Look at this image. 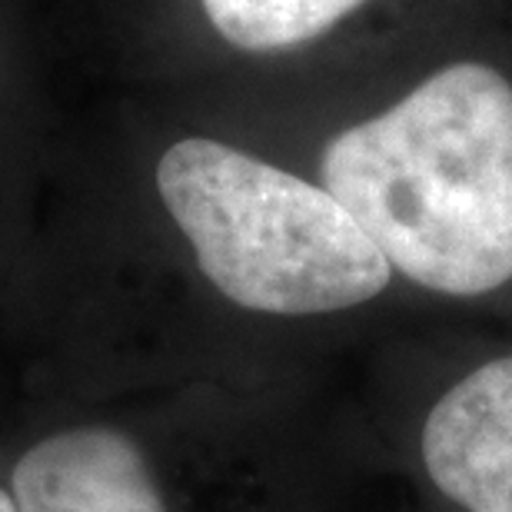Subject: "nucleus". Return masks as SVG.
I'll return each instance as SVG.
<instances>
[{
	"mask_svg": "<svg viewBox=\"0 0 512 512\" xmlns=\"http://www.w3.org/2000/svg\"><path fill=\"white\" fill-rule=\"evenodd\" d=\"M17 512H170L143 449L107 426L30 446L10 476Z\"/></svg>",
	"mask_w": 512,
	"mask_h": 512,
	"instance_id": "nucleus-5",
	"label": "nucleus"
},
{
	"mask_svg": "<svg viewBox=\"0 0 512 512\" xmlns=\"http://www.w3.org/2000/svg\"><path fill=\"white\" fill-rule=\"evenodd\" d=\"M306 177L423 320H512V0H456L343 67Z\"/></svg>",
	"mask_w": 512,
	"mask_h": 512,
	"instance_id": "nucleus-1",
	"label": "nucleus"
},
{
	"mask_svg": "<svg viewBox=\"0 0 512 512\" xmlns=\"http://www.w3.org/2000/svg\"><path fill=\"white\" fill-rule=\"evenodd\" d=\"M0 512H17V506H14V496L4 493V489H0Z\"/></svg>",
	"mask_w": 512,
	"mask_h": 512,
	"instance_id": "nucleus-6",
	"label": "nucleus"
},
{
	"mask_svg": "<svg viewBox=\"0 0 512 512\" xmlns=\"http://www.w3.org/2000/svg\"><path fill=\"white\" fill-rule=\"evenodd\" d=\"M399 463L433 512H512V320L399 330Z\"/></svg>",
	"mask_w": 512,
	"mask_h": 512,
	"instance_id": "nucleus-3",
	"label": "nucleus"
},
{
	"mask_svg": "<svg viewBox=\"0 0 512 512\" xmlns=\"http://www.w3.org/2000/svg\"><path fill=\"white\" fill-rule=\"evenodd\" d=\"M456 0H197L207 34L240 57H293L343 40V67Z\"/></svg>",
	"mask_w": 512,
	"mask_h": 512,
	"instance_id": "nucleus-4",
	"label": "nucleus"
},
{
	"mask_svg": "<svg viewBox=\"0 0 512 512\" xmlns=\"http://www.w3.org/2000/svg\"><path fill=\"white\" fill-rule=\"evenodd\" d=\"M160 203L213 293L270 320L419 316L393 266L323 183L187 133L157 160Z\"/></svg>",
	"mask_w": 512,
	"mask_h": 512,
	"instance_id": "nucleus-2",
	"label": "nucleus"
}]
</instances>
